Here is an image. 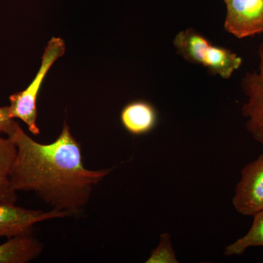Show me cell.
Masks as SVG:
<instances>
[{"label":"cell","instance_id":"1","mask_svg":"<svg viewBox=\"0 0 263 263\" xmlns=\"http://www.w3.org/2000/svg\"><path fill=\"white\" fill-rule=\"evenodd\" d=\"M8 136L17 148L10 174L13 190L34 192L69 216L86 206L95 186L111 172L85 167L80 144L66 122L60 136L48 144L34 141L16 122Z\"/></svg>","mask_w":263,"mask_h":263},{"label":"cell","instance_id":"2","mask_svg":"<svg viewBox=\"0 0 263 263\" xmlns=\"http://www.w3.org/2000/svg\"><path fill=\"white\" fill-rule=\"evenodd\" d=\"M65 41L61 37H52L45 48L41 67L32 82L23 91L9 97L10 117L24 122L34 136L40 134L37 125L38 95L48 71L54 62L65 54Z\"/></svg>","mask_w":263,"mask_h":263},{"label":"cell","instance_id":"3","mask_svg":"<svg viewBox=\"0 0 263 263\" xmlns=\"http://www.w3.org/2000/svg\"><path fill=\"white\" fill-rule=\"evenodd\" d=\"M259 72H247L240 86L248 100L242 107L246 128L254 140L263 146V42L258 48Z\"/></svg>","mask_w":263,"mask_h":263},{"label":"cell","instance_id":"4","mask_svg":"<svg viewBox=\"0 0 263 263\" xmlns=\"http://www.w3.org/2000/svg\"><path fill=\"white\" fill-rule=\"evenodd\" d=\"M233 205L243 216H253L263 209V152L247 164L235 187Z\"/></svg>","mask_w":263,"mask_h":263},{"label":"cell","instance_id":"5","mask_svg":"<svg viewBox=\"0 0 263 263\" xmlns=\"http://www.w3.org/2000/svg\"><path fill=\"white\" fill-rule=\"evenodd\" d=\"M226 30L238 39L263 33V0H230L226 3Z\"/></svg>","mask_w":263,"mask_h":263},{"label":"cell","instance_id":"6","mask_svg":"<svg viewBox=\"0 0 263 263\" xmlns=\"http://www.w3.org/2000/svg\"><path fill=\"white\" fill-rule=\"evenodd\" d=\"M67 213L57 211L50 212L31 210L17 206L15 204L0 203V238H10L32 230L34 224L41 221L61 219L68 216Z\"/></svg>","mask_w":263,"mask_h":263},{"label":"cell","instance_id":"7","mask_svg":"<svg viewBox=\"0 0 263 263\" xmlns=\"http://www.w3.org/2000/svg\"><path fill=\"white\" fill-rule=\"evenodd\" d=\"M120 120L128 133L133 136H142L155 129L158 115L152 104L144 100H135L123 108Z\"/></svg>","mask_w":263,"mask_h":263},{"label":"cell","instance_id":"8","mask_svg":"<svg viewBox=\"0 0 263 263\" xmlns=\"http://www.w3.org/2000/svg\"><path fill=\"white\" fill-rule=\"evenodd\" d=\"M242 63L243 60L238 54L212 43L204 48L198 62V65L205 67L211 74L224 79H229Z\"/></svg>","mask_w":263,"mask_h":263},{"label":"cell","instance_id":"9","mask_svg":"<svg viewBox=\"0 0 263 263\" xmlns=\"http://www.w3.org/2000/svg\"><path fill=\"white\" fill-rule=\"evenodd\" d=\"M42 245L32 232L8 238L0 245V263H26L37 258L42 252Z\"/></svg>","mask_w":263,"mask_h":263},{"label":"cell","instance_id":"10","mask_svg":"<svg viewBox=\"0 0 263 263\" xmlns=\"http://www.w3.org/2000/svg\"><path fill=\"white\" fill-rule=\"evenodd\" d=\"M16 152L15 143L10 137L4 138L0 136V203L15 204L18 199L10 179Z\"/></svg>","mask_w":263,"mask_h":263},{"label":"cell","instance_id":"11","mask_svg":"<svg viewBox=\"0 0 263 263\" xmlns=\"http://www.w3.org/2000/svg\"><path fill=\"white\" fill-rule=\"evenodd\" d=\"M252 216L253 222L247 234L228 246L224 255H242L250 247H263V209Z\"/></svg>","mask_w":263,"mask_h":263},{"label":"cell","instance_id":"12","mask_svg":"<svg viewBox=\"0 0 263 263\" xmlns=\"http://www.w3.org/2000/svg\"><path fill=\"white\" fill-rule=\"evenodd\" d=\"M146 263H178L176 254L171 243V235L163 233L161 235L158 247L152 251Z\"/></svg>","mask_w":263,"mask_h":263},{"label":"cell","instance_id":"13","mask_svg":"<svg viewBox=\"0 0 263 263\" xmlns=\"http://www.w3.org/2000/svg\"><path fill=\"white\" fill-rule=\"evenodd\" d=\"M223 2H224V3H227V2L230 1V0H222Z\"/></svg>","mask_w":263,"mask_h":263}]
</instances>
